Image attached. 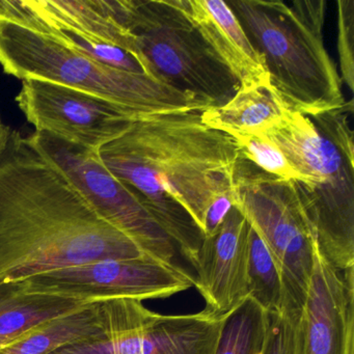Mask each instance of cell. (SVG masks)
<instances>
[{
	"label": "cell",
	"mask_w": 354,
	"mask_h": 354,
	"mask_svg": "<svg viewBox=\"0 0 354 354\" xmlns=\"http://www.w3.org/2000/svg\"><path fill=\"white\" fill-rule=\"evenodd\" d=\"M98 155L192 264L211 205L233 196L241 159L233 138L205 125L198 111L148 113Z\"/></svg>",
	"instance_id": "cell-1"
},
{
	"label": "cell",
	"mask_w": 354,
	"mask_h": 354,
	"mask_svg": "<svg viewBox=\"0 0 354 354\" xmlns=\"http://www.w3.org/2000/svg\"><path fill=\"white\" fill-rule=\"evenodd\" d=\"M146 257L97 214L30 138L1 123L0 283L93 261Z\"/></svg>",
	"instance_id": "cell-2"
},
{
	"label": "cell",
	"mask_w": 354,
	"mask_h": 354,
	"mask_svg": "<svg viewBox=\"0 0 354 354\" xmlns=\"http://www.w3.org/2000/svg\"><path fill=\"white\" fill-rule=\"evenodd\" d=\"M227 5L290 111L312 118L345 105L341 76L325 47V0H231Z\"/></svg>",
	"instance_id": "cell-3"
},
{
	"label": "cell",
	"mask_w": 354,
	"mask_h": 354,
	"mask_svg": "<svg viewBox=\"0 0 354 354\" xmlns=\"http://www.w3.org/2000/svg\"><path fill=\"white\" fill-rule=\"evenodd\" d=\"M266 136L310 182L296 184L323 260L337 270L354 267V151L292 111Z\"/></svg>",
	"instance_id": "cell-4"
},
{
	"label": "cell",
	"mask_w": 354,
	"mask_h": 354,
	"mask_svg": "<svg viewBox=\"0 0 354 354\" xmlns=\"http://www.w3.org/2000/svg\"><path fill=\"white\" fill-rule=\"evenodd\" d=\"M136 55L150 77L205 109L229 102L240 84L190 21L180 0H113Z\"/></svg>",
	"instance_id": "cell-5"
},
{
	"label": "cell",
	"mask_w": 354,
	"mask_h": 354,
	"mask_svg": "<svg viewBox=\"0 0 354 354\" xmlns=\"http://www.w3.org/2000/svg\"><path fill=\"white\" fill-rule=\"evenodd\" d=\"M0 65L19 80H46L84 91L140 115L205 111L192 97L150 76L100 65L50 37L3 19Z\"/></svg>",
	"instance_id": "cell-6"
},
{
	"label": "cell",
	"mask_w": 354,
	"mask_h": 354,
	"mask_svg": "<svg viewBox=\"0 0 354 354\" xmlns=\"http://www.w3.org/2000/svg\"><path fill=\"white\" fill-rule=\"evenodd\" d=\"M233 202L279 267L285 308L301 310L314 271L317 244L297 184L269 175L241 158L236 169Z\"/></svg>",
	"instance_id": "cell-7"
},
{
	"label": "cell",
	"mask_w": 354,
	"mask_h": 354,
	"mask_svg": "<svg viewBox=\"0 0 354 354\" xmlns=\"http://www.w3.org/2000/svg\"><path fill=\"white\" fill-rule=\"evenodd\" d=\"M106 335L51 354H214L225 316L161 315L140 300H99Z\"/></svg>",
	"instance_id": "cell-8"
},
{
	"label": "cell",
	"mask_w": 354,
	"mask_h": 354,
	"mask_svg": "<svg viewBox=\"0 0 354 354\" xmlns=\"http://www.w3.org/2000/svg\"><path fill=\"white\" fill-rule=\"evenodd\" d=\"M77 188L97 214L125 234L147 256L174 262L177 246L123 183L115 179L98 153L46 132L28 136Z\"/></svg>",
	"instance_id": "cell-9"
},
{
	"label": "cell",
	"mask_w": 354,
	"mask_h": 354,
	"mask_svg": "<svg viewBox=\"0 0 354 354\" xmlns=\"http://www.w3.org/2000/svg\"><path fill=\"white\" fill-rule=\"evenodd\" d=\"M30 292L95 301L131 298L142 301L171 297L194 285V277L177 265L154 259H106L57 269L24 279Z\"/></svg>",
	"instance_id": "cell-10"
},
{
	"label": "cell",
	"mask_w": 354,
	"mask_h": 354,
	"mask_svg": "<svg viewBox=\"0 0 354 354\" xmlns=\"http://www.w3.org/2000/svg\"><path fill=\"white\" fill-rule=\"evenodd\" d=\"M16 101L36 131L96 153L140 115L96 95L34 78L24 80Z\"/></svg>",
	"instance_id": "cell-11"
},
{
	"label": "cell",
	"mask_w": 354,
	"mask_h": 354,
	"mask_svg": "<svg viewBox=\"0 0 354 354\" xmlns=\"http://www.w3.org/2000/svg\"><path fill=\"white\" fill-rule=\"evenodd\" d=\"M250 225L233 206L218 227L205 235L192 263L194 285L206 301V310L225 316L248 297V235Z\"/></svg>",
	"instance_id": "cell-12"
},
{
	"label": "cell",
	"mask_w": 354,
	"mask_h": 354,
	"mask_svg": "<svg viewBox=\"0 0 354 354\" xmlns=\"http://www.w3.org/2000/svg\"><path fill=\"white\" fill-rule=\"evenodd\" d=\"M353 272L333 268L317 250L302 308V354H354Z\"/></svg>",
	"instance_id": "cell-13"
},
{
	"label": "cell",
	"mask_w": 354,
	"mask_h": 354,
	"mask_svg": "<svg viewBox=\"0 0 354 354\" xmlns=\"http://www.w3.org/2000/svg\"><path fill=\"white\" fill-rule=\"evenodd\" d=\"M190 21L240 86H271L264 59L223 0H180Z\"/></svg>",
	"instance_id": "cell-14"
},
{
	"label": "cell",
	"mask_w": 354,
	"mask_h": 354,
	"mask_svg": "<svg viewBox=\"0 0 354 354\" xmlns=\"http://www.w3.org/2000/svg\"><path fill=\"white\" fill-rule=\"evenodd\" d=\"M290 111L271 86H239L229 102L201 111V119L227 136H264L283 123Z\"/></svg>",
	"instance_id": "cell-15"
},
{
	"label": "cell",
	"mask_w": 354,
	"mask_h": 354,
	"mask_svg": "<svg viewBox=\"0 0 354 354\" xmlns=\"http://www.w3.org/2000/svg\"><path fill=\"white\" fill-rule=\"evenodd\" d=\"M92 301L26 289L24 281L0 283V350L32 329Z\"/></svg>",
	"instance_id": "cell-16"
},
{
	"label": "cell",
	"mask_w": 354,
	"mask_h": 354,
	"mask_svg": "<svg viewBox=\"0 0 354 354\" xmlns=\"http://www.w3.org/2000/svg\"><path fill=\"white\" fill-rule=\"evenodd\" d=\"M106 335V324L99 300L48 321L14 342L0 354H51L76 344Z\"/></svg>",
	"instance_id": "cell-17"
},
{
	"label": "cell",
	"mask_w": 354,
	"mask_h": 354,
	"mask_svg": "<svg viewBox=\"0 0 354 354\" xmlns=\"http://www.w3.org/2000/svg\"><path fill=\"white\" fill-rule=\"evenodd\" d=\"M270 315L246 297L225 315L214 354H263Z\"/></svg>",
	"instance_id": "cell-18"
},
{
	"label": "cell",
	"mask_w": 354,
	"mask_h": 354,
	"mask_svg": "<svg viewBox=\"0 0 354 354\" xmlns=\"http://www.w3.org/2000/svg\"><path fill=\"white\" fill-rule=\"evenodd\" d=\"M248 297L269 315L285 308V291L281 272L260 236L250 225L248 235Z\"/></svg>",
	"instance_id": "cell-19"
},
{
	"label": "cell",
	"mask_w": 354,
	"mask_h": 354,
	"mask_svg": "<svg viewBox=\"0 0 354 354\" xmlns=\"http://www.w3.org/2000/svg\"><path fill=\"white\" fill-rule=\"evenodd\" d=\"M39 32L55 39L68 48L100 65L129 73L148 75L144 66L136 55L109 43L61 28H46Z\"/></svg>",
	"instance_id": "cell-20"
},
{
	"label": "cell",
	"mask_w": 354,
	"mask_h": 354,
	"mask_svg": "<svg viewBox=\"0 0 354 354\" xmlns=\"http://www.w3.org/2000/svg\"><path fill=\"white\" fill-rule=\"evenodd\" d=\"M229 136L235 142L241 158L250 161L265 173L300 184L310 183L292 167L283 152L266 136L232 134Z\"/></svg>",
	"instance_id": "cell-21"
},
{
	"label": "cell",
	"mask_w": 354,
	"mask_h": 354,
	"mask_svg": "<svg viewBox=\"0 0 354 354\" xmlns=\"http://www.w3.org/2000/svg\"><path fill=\"white\" fill-rule=\"evenodd\" d=\"M263 354H302V310L286 308L270 315Z\"/></svg>",
	"instance_id": "cell-22"
},
{
	"label": "cell",
	"mask_w": 354,
	"mask_h": 354,
	"mask_svg": "<svg viewBox=\"0 0 354 354\" xmlns=\"http://www.w3.org/2000/svg\"><path fill=\"white\" fill-rule=\"evenodd\" d=\"M337 53L342 82L354 90V0H337Z\"/></svg>",
	"instance_id": "cell-23"
},
{
	"label": "cell",
	"mask_w": 354,
	"mask_h": 354,
	"mask_svg": "<svg viewBox=\"0 0 354 354\" xmlns=\"http://www.w3.org/2000/svg\"><path fill=\"white\" fill-rule=\"evenodd\" d=\"M0 125H1V121H0Z\"/></svg>",
	"instance_id": "cell-24"
}]
</instances>
